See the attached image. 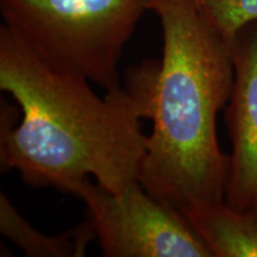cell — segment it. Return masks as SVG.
<instances>
[{
    "instance_id": "1",
    "label": "cell",
    "mask_w": 257,
    "mask_h": 257,
    "mask_svg": "<svg viewBox=\"0 0 257 257\" xmlns=\"http://www.w3.org/2000/svg\"><path fill=\"white\" fill-rule=\"evenodd\" d=\"M160 61L125 73L124 85L100 98L89 81L57 70L15 30L0 27V89L22 110L2 101L0 166L35 187L73 193L93 176L119 193L140 181L146 156L142 119H150Z\"/></svg>"
},
{
    "instance_id": "2",
    "label": "cell",
    "mask_w": 257,
    "mask_h": 257,
    "mask_svg": "<svg viewBox=\"0 0 257 257\" xmlns=\"http://www.w3.org/2000/svg\"><path fill=\"white\" fill-rule=\"evenodd\" d=\"M160 18L163 53L140 182L179 212L225 200L230 156L221 153L217 115L234 81L231 44L197 0H149Z\"/></svg>"
},
{
    "instance_id": "3",
    "label": "cell",
    "mask_w": 257,
    "mask_h": 257,
    "mask_svg": "<svg viewBox=\"0 0 257 257\" xmlns=\"http://www.w3.org/2000/svg\"><path fill=\"white\" fill-rule=\"evenodd\" d=\"M149 0H0L4 22L42 60L106 92Z\"/></svg>"
},
{
    "instance_id": "4",
    "label": "cell",
    "mask_w": 257,
    "mask_h": 257,
    "mask_svg": "<svg viewBox=\"0 0 257 257\" xmlns=\"http://www.w3.org/2000/svg\"><path fill=\"white\" fill-rule=\"evenodd\" d=\"M107 257H213L181 212L150 194L138 180L119 193L87 179L74 192Z\"/></svg>"
},
{
    "instance_id": "5",
    "label": "cell",
    "mask_w": 257,
    "mask_h": 257,
    "mask_svg": "<svg viewBox=\"0 0 257 257\" xmlns=\"http://www.w3.org/2000/svg\"><path fill=\"white\" fill-rule=\"evenodd\" d=\"M231 54L234 81L225 114L231 141L225 202L246 210L257 204V22L238 32Z\"/></svg>"
},
{
    "instance_id": "6",
    "label": "cell",
    "mask_w": 257,
    "mask_h": 257,
    "mask_svg": "<svg viewBox=\"0 0 257 257\" xmlns=\"http://www.w3.org/2000/svg\"><path fill=\"white\" fill-rule=\"evenodd\" d=\"M182 216L216 257H257V204L236 210L226 202L200 205Z\"/></svg>"
},
{
    "instance_id": "7",
    "label": "cell",
    "mask_w": 257,
    "mask_h": 257,
    "mask_svg": "<svg viewBox=\"0 0 257 257\" xmlns=\"http://www.w3.org/2000/svg\"><path fill=\"white\" fill-rule=\"evenodd\" d=\"M0 232L30 257L85 256L95 231L88 219L56 236L35 229L16 210L4 193H0Z\"/></svg>"
},
{
    "instance_id": "8",
    "label": "cell",
    "mask_w": 257,
    "mask_h": 257,
    "mask_svg": "<svg viewBox=\"0 0 257 257\" xmlns=\"http://www.w3.org/2000/svg\"><path fill=\"white\" fill-rule=\"evenodd\" d=\"M212 28L231 44L246 25L257 22V0H197Z\"/></svg>"
}]
</instances>
